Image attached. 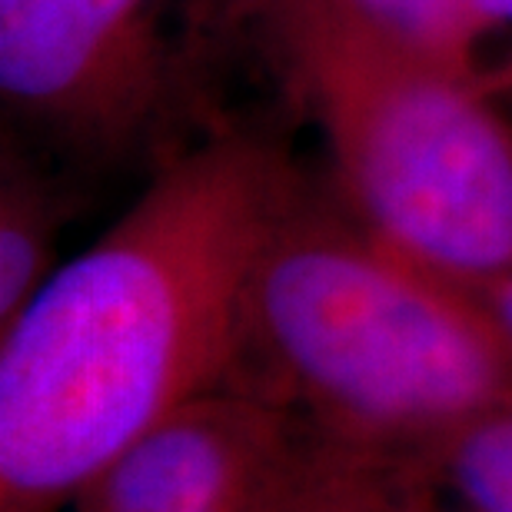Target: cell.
<instances>
[{
  "label": "cell",
  "mask_w": 512,
  "mask_h": 512,
  "mask_svg": "<svg viewBox=\"0 0 512 512\" xmlns=\"http://www.w3.org/2000/svg\"><path fill=\"white\" fill-rule=\"evenodd\" d=\"M300 173L227 130L167 163L0 333V512H60L173 409L230 383Z\"/></svg>",
  "instance_id": "cell-1"
},
{
  "label": "cell",
  "mask_w": 512,
  "mask_h": 512,
  "mask_svg": "<svg viewBox=\"0 0 512 512\" xmlns=\"http://www.w3.org/2000/svg\"><path fill=\"white\" fill-rule=\"evenodd\" d=\"M230 383L406 459L512 406V343L463 286L300 183L253 266Z\"/></svg>",
  "instance_id": "cell-2"
},
{
  "label": "cell",
  "mask_w": 512,
  "mask_h": 512,
  "mask_svg": "<svg viewBox=\"0 0 512 512\" xmlns=\"http://www.w3.org/2000/svg\"><path fill=\"white\" fill-rule=\"evenodd\" d=\"M313 117L333 197L453 283L512 270V120L486 77L393 37L350 0H247Z\"/></svg>",
  "instance_id": "cell-3"
},
{
  "label": "cell",
  "mask_w": 512,
  "mask_h": 512,
  "mask_svg": "<svg viewBox=\"0 0 512 512\" xmlns=\"http://www.w3.org/2000/svg\"><path fill=\"white\" fill-rule=\"evenodd\" d=\"M170 0H0V97L17 124L120 150L167 87Z\"/></svg>",
  "instance_id": "cell-4"
},
{
  "label": "cell",
  "mask_w": 512,
  "mask_h": 512,
  "mask_svg": "<svg viewBox=\"0 0 512 512\" xmlns=\"http://www.w3.org/2000/svg\"><path fill=\"white\" fill-rule=\"evenodd\" d=\"M353 446L280 399L223 383L140 433L70 509L213 512L293 483Z\"/></svg>",
  "instance_id": "cell-5"
},
{
  "label": "cell",
  "mask_w": 512,
  "mask_h": 512,
  "mask_svg": "<svg viewBox=\"0 0 512 512\" xmlns=\"http://www.w3.org/2000/svg\"><path fill=\"white\" fill-rule=\"evenodd\" d=\"M409 486L459 512H512V406L463 423L406 456Z\"/></svg>",
  "instance_id": "cell-6"
},
{
  "label": "cell",
  "mask_w": 512,
  "mask_h": 512,
  "mask_svg": "<svg viewBox=\"0 0 512 512\" xmlns=\"http://www.w3.org/2000/svg\"><path fill=\"white\" fill-rule=\"evenodd\" d=\"M60 220L64 203L54 187L30 167L24 153H10L7 147L0 177V333L57 270Z\"/></svg>",
  "instance_id": "cell-7"
},
{
  "label": "cell",
  "mask_w": 512,
  "mask_h": 512,
  "mask_svg": "<svg viewBox=\"0 0 512 512\" xmlns=\"http://www.w3.org/2000/svg\"><path fill=\"white\" fill-rule=\"evenodd\" d=\"M406 493L403 459L353 446L293 483L213 512H393Z\"/></svg>",
  "instance_id": "cell-8"
},
{
  "label": "cell",
  "mask_w": 512,
  "mask_h": 512,
  "mask_svg": "<svg viewBox=\"0 0 512 512\" xmlns=\"http://www.w3.org/2000/svg\"><path fill=\"white\" fill-rule=\"evenodd\" d=\"M393 37L439 64L476 74V50L483 44L469 0H350Z\"/></svg>",
  "instance_id": "cell-9"
},
{
  "label": "cell",
  "mask_w": 512,
  "mask_h": 512,
  "mask_svg": "<svg viewBox=\"0 0 512 512\" xmlns=\"http://www.w3.org/2000/svg\"><path fill=\"white\" fill-rule=\"evenodd\" d=\"M463 290L473 296V300L483 306L489 313L503 336L512 343V270L503 276H493V280H483V283H459Z\"/></svg>",
  "instance_id": "cell-10"
},
{
  "label": "cell",
  "mask_w": 512,
  "mask_h": 512,
  "mask_svg": "<svg viewBox=\"0 0 512 512\" xmlns=\"http://www.w3.org/2000/svg\"><path fill=\"white\" fill-rule=\"evenodd\" d=\"M473 7V17L483 37L489 30H499V27H512V0H469Z\"/></svg>",
  "instance_id": "cell-11"
},
{
  "label": "cell",
  "mask_w": 512,
  "mask_h": 512,
  "mask_svg": "<svg viewBox=\"0 0 512 512\" xmlns=\"http://www.w3.org/2000/svg\"><path fill=\"white\" fill-rule=\"evenodd\" d=\"M393 512H459V509H446L439 506V499H433L423 489H409V493L399 499V506Z\"/></svg>",
  "instance_id": "cell-12"
},
{
  "label": "cell",
  "mask_w": 512,
  "mask_h": 512,
  "mask_svg": "<svg viewBox=\"0 0 512 512\" xmlns=\"http://www.w3.org/2000/svg\"><path fill=\"white\" fill-rule=\"evenodd\" d=\"M503 80H506V87H509V94H512V70H509V74H506Z\"/></svg>",
  "instance_id": "cell-13"
}]
</instances>
